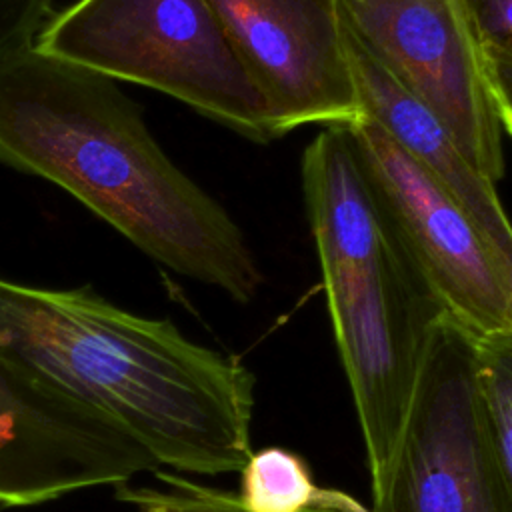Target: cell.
<instances>
[{
    "label": "cell",
    "mask_w": 512,
    "mask_h": 512,
    "mask_svg": "<svg viewBox=\"0 0 512 512\" xmlns=\"http://www.w3.org/2000/svg\"><path fill=\"white\" fill-rule=\"evenodd\" d=\"M346 130L394 234L446 316L476 338L512 334L504 276L464 210L374 118L364 114Z\"/></svg>",
    "instance_id": "cell-7"
},
{
    "label": "cell",
    "mask_w": 512,
    "mask_h": 512,
    "mask_svg": "<svg viewBox=\"0 0 512 512\" xmlns=\"http://www.w3.org/2000/svg\"><path fill=\"white\" fill-rule=\"evenodd\" d=\"M482 56L512 60V0H460Z\"/></svg>",
    "instance_id": "cell-13"
},
{
    "label": "cell",
    "mask_w": 512,
    "mask_h": 512,
    "mask_svg": "<svg viewBox=\"0 0 512 512\" xmlns=\"http://www.w3.org/2000/svg\"><path fill=\"white\" fill-rule=\"evenodd\" d=\"M240 474L236 496L246 512H370L354 496L318 486L306 460L288 448L268 446L252 452Z\"/></svg>",
    "instance_id": "cell-11"
},
{
    "label": "cell",
    "mask_w": 512,
    "mask_h": 512,
    "mask_svg": "<svg viewBox=\"0 0 512 512\" xmlns=\"http://www.w3.org/2000/svg\"><path fill=\"white\" fill-rule=\"evenodd\" d=\"M476 378L488 434L512 486V334L476 338Z\"/></svg>",
    "instance_id": "cell-12"
},
{
    "label": "cell",
    "mask_w": 512,
    "mask_h": 512,
    "mask_svg": "<svg viewBox=\"0 0 512 512\" xmlns=\"http://www.w3.org/2000/svg\"><path fill=\"white\" fill-rule=\"evenodd\" d=\"M50 18V0H0V60L32 46Z\"/></svg>",
    "instance_id": "cell-14"
},
{
    "label": "cell",
    "mask_w": 512,
    "mask_h": 512,
    "mask_svg": "<svg viewBox=\"0 0 512 512\" xmlns=\"http://www.w3.org/2000/svg\"><path fill=\"white\" fill-rule=\"evenodd\" d=\"M300 168L328 314L376 504L430 334L446 312L394 234L346 128H324L304 148Z\"/></svg>",
    "instance_id": "cell-3"
},
{
    "label": "cell",
    "mask_w": 512,
    "mask_h": 512,
    "mask_svg": "<svg viewBox=\"0 0 512 512\" xmlns=\"http://www.w3.org/2000/svg\"><path fill=\"white\" fill-rule=\"evenodd\" d=\"M158 466L114 420L0 354V510L120 488Z\"/></svg>",
    "instance_id": "cell-8"
},
{
    "label": "cell",
    "mask_w": 512,
    "mask_h": 512,
    "mask_svg": "<svg viewBox=\"0 0 512 512\" xmlns=\"http://www.w3.org/2000/svg\"><path fill=\"white\" fill-rule=\"evenodd\" d=\"M272 116L274 136L364 118L338 0H212Z\"/></svg>",
    "instance_id": "cell-9"
},
{
    "label": "cell",
    "mask_w": 512,
    "mask_h": 512,
    "mask_svg": "<svg viewBox=\"0 0 512 512\" xmlns=\"http://www.w3.org/2000/svg\"><path fill=\"white\" fill-rule=\"evenodd\" d=\"M34 48L188 104L246 138H276L270 108L212 0H78Z\"/></svg>",
    "instance_id": "cell-4"
},
{
    "label": "cell",
    "mask_w": 512,
    "mask_h": 512,
    "mask_svg": "<svg viewBox=\"0 0 512 512\" xmlns=\"http://www.w3.org/2000/svg\"><path fill=\"white\" fill-rule=\"evenodd\" d=\"M0 354L102 412L178 472H240L252 454V372L170 320L122 310L90 288L0 278Z\"/></svg>",
    "instance_id": "cell-2"
},
{
    "label": "cell",
    "mask_w": 512,
    "mask_h": 512,
    "mask_svg": "<svg viewBox=\"0 0 512 512\" xmlns=\"http://www.w3.org/2000/svg\"><path fill=\"white\" fill-rule=\"evenodd\" d=\"M372 512H512L476 378V336L442 316Z\"/></svg>",
    "instance_id": "cell-5"
},
{
    "label": "cell",
    "mask_w": 512,
    "mask_h": 512,
    "mask_svg": "<svg viewBox=\"0 0 512 512\" xmlns=\"http://www.w3.org/2000/svg\"><path fill=\"white\" fill-rule=\"evenodd\" d=\"M484 70L502 132L512 138V60L484 56Z\"/></svg>",
    "instance_id": "cell-16"
},
{
    "label": "cell",
    "mask_w": 512,
    "mask_h": 512,
    "mask_svg": "<svg viewBox=\"0 0 512 512\" xmlns=\"http://www.w3.org/2000/svg\"><path fill=\"white\" fill-rule=\"evenodd\" d=\"M154 474L160 480H164L166 486H170L192 512H246L240 506L238 496L228 490L204 486L170 472L156 470ZM308 512H340V510H308Z\"/></svg>",
    "instance_id": "cell-15"
},
{
    "label": "cell",
    "mask_w": 512,
    "mask_h": 512,
    "mask_svg": "<svg viewBox=\"0 0 512 512\" xmlns=\"http://www.w3.org/2000/svg\"><path fill=\"white\" fill-rule=\"evenodd\" d=\"M0 162L54 182L156 262L236 302L264 282L238 224L164 154L108 76L34 44L2 58Z\"/></svg>",
    "instance_id": "cell-1"
},
{
    "label": "cell",
    "mask_w": 512,
    "mask_h": 512,
    "mask_svg": "<svg viewBox=\"0 0 512 512\" xmlns=\"http://www.w3.org/2000/svg\"><path fill=\"white\" fill-rule=\"evenodd\" d=\"M344 40L364 114L416 156L472 220L504 276L512 306V222L496 194V182L464 156L440 120L404 92L346 28Z\"/></svg>",
    "instance_id": "cell-10"
},
{
    "label": "cell",
    "mask_w": 512,
    "mask_h": 512,
    "mask_svg": "<svg viewBox=\"0 0 512 512\" xmlns=\"http://www.w3.org/2000/svg\"><path fill=\"white\" fill-rule=\"evenodd\" d=\"M114 496L118 500L134 504L138 512H192L170 486L166 490H158L150 486L130 488L126 484L114 488Z\"/></svg>",
    "instance_id": "cell-17"
},
{
    "label": "cell",
    "mask_w": 512,
    "mask_h": 512,
    "mask_svg": "<svg viewBox=\"0 0 512 512\" xmlns=\"http://www.w3.org/2000/svg\"><path fill=\"white\" fill-rule=\"evenodd\" d=\"M360 48L450 132L492 182L504 176L502 126L460 0H338Z\"/></svg>",
    "instance_id": "cell-6"
}]
</instances>
